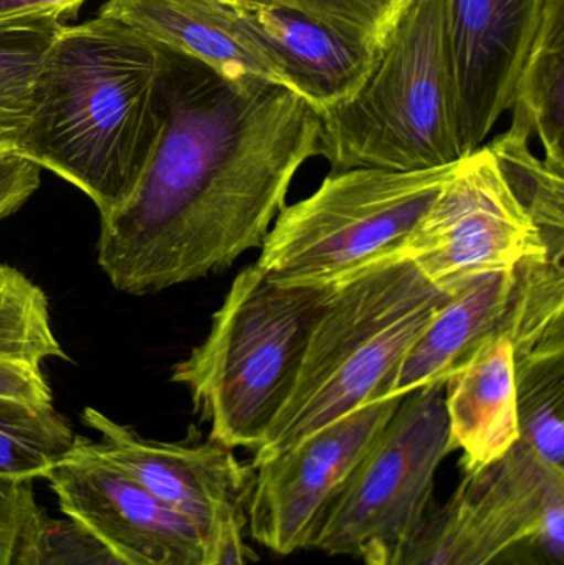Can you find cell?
<instances>
[{"mask_svg":"<svg viewBox=\"0 0 564 565\" xmlns=\"http://www.w3.org/2000/svg\"><path fill=\"white\" fill-rule=\"evenodd\" d=\"M520 440L564 475V349L515 359Z\"/></svg>","mask_w":564,"mask_h":565,"instance_id":"obj_23","label":"cell"},{"mask_svg":"<svg viewBox=\"0 0 564 565\" xmlns=\"http://www.w3.org/2000/svg\"><path fill=\"white\" fill-rule=\"evenodd\" d=\"M53 358L68 355L53 332L45 291L0 264V397L52 405L43 364Z\"/></svg>","mask_w":564,"mask_h":565,"instance_id":"obj_18","label":"cell"},{"mask_svg":"<svg viewBox=\"0 0 564 565\" xmlns=\"http://www.w3.org/2000/svg\"><path fill=\"white\" fill-rule=\"evenodd\" d=\"M232 6L255 39L280 62L291 92L320 113L350 99L370 78L383 53L376 43L354 39L294 10Z\"/></svg>","mask_w":564,"mask_h":565,"instance_id":"obj_15","label":"cell"},{"mask_svg":"<svg viewBox=\"0 0 564 565\" xmlns=\"http://www.w3.org/2000/svg\"><path fill=\"white\" fill-rule=\"evenodd\" d=\"M564 498V475L525 441L466 471L446 504L429 510L394 565H532L522 543Z\"/></svg>","mask_w":564,"mask_h":565,"instance_id":"obj_8","label":"cell"},{"mask_svg":"<svg viewBox=\"0 0 564 565\" xmlns=\"http://www.w3.org/2000/svg\"><path fill=\"white\" fill-rule=\"evenodd\" d=\"M459 166L414 172L334 171L310 198L285 205L262 244L257 265L274 280L294 285L350 280L403 254Z\"/></svg>","mask_w":564,"mask_h":565,"instance_id":"obj_6","label":"cell"},{"mask_svg":"<svg viewBox=\"0 0 564 565\" xmlns=\"http://www.w3.org/2000/svg\"><path fill=\"white\" fill-rule=\"evenodd\" d=\"M512 109L539 135L545 162L564 172V0H546Z\"/></svg>","mask_w":564,"mask_h":565,"instance_id":"obj_19","label":"cell"},{"mask_svg":"<svg viewBox=\"0 0 564 565\" xmlns=\"http://www.w3.org/2000/svg\"><path fill=\"white\" fill-rule=\"evenodd\" d=\"M161 50V131L129 201L102 218L98 264L149 295L260 248L298 169L320 156L321 113L270 79H232Z\"/></svg>","mask_w":564,"mask_h":565,"instance_id":"obj_1","label":"cell"},{"mask_svg":"<svg viewBox=\"0 0 564 565\" xmlns=\"http://www.w3.org/2000/svg\"><path fill=\"white\" fill-rule=\"evenodd\" d=\"M82 420L98 431L95 447L103 457L188 518L209 543L225 514H244L248 471L231 448L212 440L198 445L146 440L92 407L83 411Z\"/></svg>","mask_w":564,"mask_h":565,"instance_id":"obj_13","label":"cell"},{"mask_svg":"<svg viewBox=\"0 0 564 565\" xmlns=\"http://www.w3.org/2000/svg\"><path fill=\"white\" fill-rule=\"evenodd\" d=\"M401 398L361 405L254 465L257 477L248 491L254 540L280 556L307 550L321 514L393 417Z\"/></svg>","mask_w":564,"mask_h":565,"instance_id":"obj_10","label":"cell"},{"mask_svg":"<svg viewBox=\"0 0 564 565\" xmlns=\"http://www.w3.org/2000/svg\"><path fill=\"white\" fill-rule=\"evenodd\" d=\"M244 514L227 513L219 523L212 540L205 565H245L244 541H242Z\"/></svg>","mask_w":564,"mask_h":565,"instance_id":"obj_29","label":"cell"},{"mask_svg":"<svg viewBox=\"0 0 564 565\" xmlns=\"http://www.w3.org/2000/svg\"><path fill=\"white\" fill-rule=\"evenodd\" d=\"M546 0H444L460 156L469 158L503 113L535 42Z\"/></svg>","mask_w":564,"mask_h":565,"instance_id":"obj_12","label":"cell"},{"mask_svg":"<svg viewBox=\"0 0 564 565\" xmlns=\"http://www.w3.org/2000/svg\"><path fill=\"white\" fill-rule=\"evenodd\" d=\"M98 15L228 78L258 76L290 88L280 62L255 39L228 0H108Z\"/></svg>","mask_w":564,"mask_h":565,"instance_id":"obj_14","label":"cell"},{"mask_svg":"<svg viewBox=\"0 0 564 565\" xmlns=\"http://www.w3.org/2000/svg\"><path fill=\"white\" fill-rule=\"evenodd\" d=\"M341 285V282H340ZM340 285H294L257 264L237 275L211 331L172 369L211 440L257 450L294 392L315 326Z\"/></svg>","mask_w":564,"mask_h":565,"instance_id":"obj_3","label":"cell"},{"mask_svg":"<svg viewBox=\"0 0 564 565\" xmlns=\"http://www.w3.org/2000/svg\"><path fill=\"white\" fill-rule=\"evenodd\" d=\"M42 169L15 152H0V221L19 211L40 185Z\"/></svg>","mask_w":564,"mask_h":565,"instance_id":"obj_28","label":"cell"},{"mask_svg":"<svg viewBox=\"0 0 564 565\" xmlns=\"http://www.w3.org/2000/svg\"><path fill=\"white\" fill-rule=\"evenodd\" d=\"M320 156L333 172L427 171L462 161L444 0H413L366 83L321 113Z\"/></svg>","mask_w":564,"mask_h":565,"instance_id":"obj_5","label":"cell"},{"mask_svg":"<svg viewBox=\"0 0 564 565\" xmlns=\"http://www.w3.org/2000/svg\"><path fill=\"white\" fill-rule=\"evenodd\" d=\"M532 132L526 122L512 119L509 131L486 148L517 204L542 235L549 258L564 264V172L533 154Z\"/></svg>","mask_w":564,"mask_h":565,"instance_id":"obj_20","label":"cell"},{"mask_svg":"<svg viewBox=\"0 0 564 565\" xmlns=\"http://www.w3.org/2000/svg\"><path fill=\"white\" fill-rule=\"evenodd\" d=\"M242 6L294 10L354 39L384 46L413 0H228Z\"/></svg>","mask_w":564,"mask_h":565,"instance_id":"obj_26","label":"cell"},{"mask_svg":"<svg viewBox=\"0 0 564 565\" xmlns=\"http://www.w3.org/2000/svg\"><path fill=\"white\" fill-rule=\"evenodd\" d=\"M83 2L85 0H0V20L32 15L62 19L66 13L75 15Z\"/></svg>","mask_w":564,"mask_h":565,"instance_id":"obj_30","label":"cell"},{"mask_svg":"<svg viewBox=\"0 0 564 565\" xmlns=\"http://www.w3.org/2000/svg\"><path fill=\"white\" fill-rule=\"evenodd\" d=\"M500 334L509 339L515 359L564 349V264L540 255L513 268Z\"/></svg>","mask_w":564,"mask_h":565,"instance_id":"obj_22","label":"cell"},{"mask_svg":"<svg viewBox=\"0 0 564 565\" xmlns=\"http://www.w3.org/2000/svg\"><path fill=\"white\" fill-rule=\"evenodd\" d=\"M450 296L403 254L341 282L315 326L290 398L254 451V465L377 401Z\"/></svg>","mask_w":564,"mask_h":565,"instance_id":"obj_4","label":"cell"},{"mask_svg":"<svg viewBox=\"0 0 564 565\" xmlns=\"http://www.w3.org/2000/svg\"><path fill=\"white\" fill-rule=\"evenodd\" d=\"M417 270L447 292L546 255L542 235L507 188L483 146L460 161L403 248Z\"/></svg>","mask_w":564,"mask_h":565,"instance_id":"obj_9","label":"cell"},{"mask_svg":"<svg viewBox=\"0 0 564 565\" xmlns=\"http://www.w3.org/2000/svg\"><path fill=\"white\" fill-rule=\"evenodd\" d=\"M453 451L446 382L404 394L321 514L307 550L394 565L429 513L437 468Z\"/></svg>","mask_w":564,"mask_h":565,"instance_id":"obj_7","label":"cell"},{"mask_svg":"<svg viewBox=\"0 0 564 565\" xmlns=\"http://www.w3.org/2000/svg\"><path fill=\"white\" fill-rule=\"evenodd\" d=\"M53 15L0 20V152H13L30 115L40 70L63 30Z\"/></svg>","mask_w":564,"mask_h":565,"instance_id":"obj_21","label":"cell"},{"mask_svg":"<svg viewBox=\"0 0 564 565\" xmlns=\"http://www.w3.org/2000/svg\"><path fill=\"white\" fill-rule=\"evenodd\" d=\"M446 407L454 450L464 451V471L499 460L515 445V358L506 334L483 342L447 379Z\"/></svg>","mask_w":564,"mask_h":565,"instance_id":"obj_17","label":"cell"},{"mask_svg":"<svg viewBox=\"0 0 564 565\" xmlns=\"http://www.w3.org/2000/svg\"><path fill=\"white\" fill-rule=\"evenodd\" d=\"M32 483L0 478V565H13L20 534L39 508Z\"/></svg>","mask_w":564,"mask_h":565,"instance_id":"obj_27","label":"cell"},{"mask_svg":"<svg viewBox=\"0 0 564 565\" xmlns=\"http://www.w3.org/2000/svg\"><path fill=\"white\" fill-rule=\"evenodd\" d=\"M13 565L126 564L75 521L36 508L20 534Z\"/></svg>","mask_w":564,"mask_h":565,"instance_id":"obj_25","label":"cell"},{"mask_svg":"<svg viewBox=\"0 0 564 565\" xmlns=\"http://www.w3.org/2000/svg\"><path fill=\"white\" fill-rule=\"evenodd\" d=\"M512 282L513 270H503L459 286L411 345L377 401L446 382L462 367L483 342L500 334Z\"/></svg>","mask_w":564,"mask_h":565,"instance_id":"obj_16","label":"cell"},{"mask_svg":"<svg viewBox=\"0 0 564 565\" xmlns=\"http://www.w3.org/2000/svg\"><path fill=\"white\" fill-rule=\"evenodd\" d=\"M76 437L53 404L0 397V478L45 480L72 451Z\"/></svg>","mask_w":564,"mask_h":565,"instance_id":"obj_24","label":"cell"},{"mask_svg":"<svg viewBox=\"0 0 564 565\" xmlns=\"http://www.w3.org/2000/svg\"><path fill=\"white\" fill-rule=\"evenodd\" d=\"M45 480L62 513L126 565H205L211 543L199 527L103 457L95 441L76 437Z\"/></svg>","mask_w":564,"mask_h":565,"instance_id":"obj_11","label":"cell"},{"mask_svg":"<svg viewBox=\"0 0 564 565\" xmlns=\"http://www.w3.org/2000/svg\"><path fill=\"white\" fill-rule=\"evenodd\" d=\"M161 50L116 20L63 26L15 154L88 195L99 217L138 188L161 131Z\"/></svg>","mask_w":564,"mask_h":565,"instance_id":"obj_2","label":"cell"}]
</instances>
